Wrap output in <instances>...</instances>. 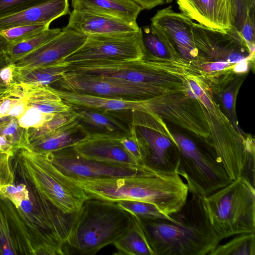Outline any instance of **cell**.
Returning <instances> with one entry per match:
<instances>
[{
	"label": "cell",
	"mask_w": 255,
	"mask_h": 255,
	"mask_svg": "<svg viewBox=\"0 0 255 255\" xmlns=\"http://www.w3.org/2000/svg\"><path fill=\"white\" fill-rule=\"evenodd\" d=\"M172 215L171 221L136 216L154 255H206L221 242L205 212L202 197L192 194Z\"/></svg>",
	"instance_id": "cell-1"
},
{
	"label": "cell",
	"mask_w": 255,
	"mask_h": 255,
	"mask_svg": "<svg viewBox=\"0 0 255 255\" xmlns=\"http://www.w3.org/2000/svg\"><path fill=\"white\" fill-rule=\"evenodd\" d=\"M72 179L90 198L112 202L132 200L148 202L155 205L167 215L182 208L189 192L187 184L176 172H165L154 169L136 177Z\"/></svg>",
	"instance_id": "cell-2"
},
{
	"label": "cell",
	"mask_w": 255,
	"mask_h": 255,
	"mask_svg": "<svg viewBox=\"0 0 255 255\" xmlns=\"http://www.w3.org/2000/svg\"><path fill=\"white\" fill-rule=\"evenodd\" d=\"M194 62L179 56L160 58L145 55L143 59L107 60L70 64L68 71L114 77L149 86L170 87L185 91L191 78L202 74Z\"/></svg>",
	"instance_id": "cell-3"
},
{
	"label": "cell",
	"mask_w": 255,
	"mask_h": 255,
	"mask_svg": "<svg viewBox=\"0 0 255 255\" xmlns=\"http://www.w3.org/2000/svg\"><path fill=\"white\" fill-rule=\"evenodd\" d=\"M133 217L116 202L90 198L83 203L67 241L65 255H94L131 227Z\"/></svg>",
	"instance_id": "cell-4"
},
{
	"label": "cell",
	"mask_w": 255,
	"mask_h": 255,
	"mask_svg": "<svg viewBox=\"0 0 255 255\" xmlns=\"http://www.w3.org/2000/svg\"><path fill=\"white\" fill-rule=\"evenodd\" d=\"M198 99L209 128V142L231 180L243 176L255 183L254 139L237 130L203 83Z\"/></svg>",
	"instance_id": "cell-5"
},
{
	"label": "cell",
	"mask_w": 255,
	"mask_h": 255,
	"mask_svg": "<svg viewBox=\"0 0 255 255\" xmlns=\"http://www.w3.org/2000/svg\"><path fill=\"white\" fill-rule=\"evenodd\" d=\"M202 203L221 241L238 234L255 233V186L244 176L203 197Z\"/></svg>",
	"instance_id": "cell-6"
},
{
	"label": "cell",
	"mask_w": 255,
	"mask_h": 255,
	"mask_svg": "<svg viewBox=\"0 0 255 255\" xmlns=\"http://www.w3.org/2000/svg\"><path fill=\"white\" fill-rule=\"evenodd\" d=\"M171 133L179 151L176 172L185 179L192 194L207 196L232 182L207 140L198 142L181 133Z\"/></svg>",
	"instance_id": "cell-7"
},
{
	"label": "cell",
	"mask_w": 255,
	"mask_h": 255,
	"mask_svg": "<svg viewBox=\"0 0 255 255\" xmlns=\"http://www.w3.org/2000/svg\"><path fill=\"white\" fill-rule=\"evenodd\" d=\"M56 83L59 90L133 101L182 91L176 88L145 85L114 77L71 71L65 73Z\"/></svg>",
	"instance_id": "cell-8"
},
{
	"label": "cell",
	"mask_w": 255,
	"mask_h": 255,
	"mask_svg": "<svg viewBox=\"0 0 255 255\" xmlns=\"http://www.w3.org/2000/svg\"><path fill=\"white\" fill-rule=\"evenodd\" d=\"M140 29L138 31L87 36L76 51L61 61L69 65L107 60H139L145 57Z\"/></svg>",
	"instance_id": "cell-9"
},
{
	"label": "cell",
	"mask_w": 255,
	"mask_h": 255,
	"mask_svg": "<svg viewBox=\"0 0 255 255\" xmlns=\"http://www.w3.org/2000/svg\"><path fill=\"white\" fill-rule=\"evenodd\" d=\"M130 113V124L149 149L145 165L160 171L175 172L179 151L163 120L140 110H132Z\"/></svg>",
	"instance_id": "cell-10"
},
{
	"label": "cell",
	"mask_w": 255,
	"mask_h": 255,
	"mask_svg": "<svg viewBox=\"0 0 255 255\" xmlns=\"http://www.w3.org/2000/svg\"><path fill=\"white\" fill-rule=\"evenodd\" d=\"M141 110L165 119L209 141L210 132L198 99L185 91L140 101Z\"/></svg>",
	"instance_id": "cell-11"
},
{
	"label": "cell",
	"mask_w": 255,
	"mask_h": 255,
	"mask_svg": "<svg viewBox=\"0 0 255 255\" xmlns=\"http://www.w3.org/2000/svg\"><path fill=\"white\" fill-rule=\"evenodd\" d=\"M48 157L61 172L75 180L136 177L153 169L145 164L127 165L87 159L77 153L72 147L49 152Z\"/></svg>",
	"instance_id": "cell-12"
},
{
	"label": "cell",
	"mask_w": 255,
	"mask_h": 255,
	"mask_svg": "<svg viewBox=\"0 0 255 255\" xmlns=\"http://www.w3.org/2000/svg\"><path fill=\"white\" fill-rule=\"evenodd\" d=\"M151 21L150 25L181 58L190 62L198 59L192 34V19L175 12L170 5L158 10Z\"/></svg>",
	"instance_id": "cell-13"
},
{
	"label": "cell",
	"mask_w": 255,
	"mask_h": 255,
	"mask_svg": "<svg viewBox=\"0 0 255 255\" xmlns=\"http://www.w3.org/2000/svg\"><path fill=\"white\" fill-rule=\"evenodd\" d=\"M86 38L84 34L64 27L55 37L12 64L16 69H29L59 62L78 49Z\"/></svg>",
	"instance_id": "cell-14"
},
{
	"label": "cell",
	"mask_w": 255,
	"mask_h": 255,
	"mask_svg": "<svg viewBox=\"0 0 255 255\" xmlns=\"http://www.w3.org/2000/svg\"><path fill=\"white\" fill-rule=\"evenodd\" d=\"M192 34L198 58L223 57L226 60L227 56L234 52L251 54L244 39L233 27L222 31L194 22Z\"/></svg>",
	"instance_id": "cell-15"
},
{
	"label": "cell",
	"mask_w": 255,
	"mask_h": 255,
	"mask_svg": "<svg viewBox=\"0 0 255 255\" xmlns=\"http://www.w3.org/2000/svg\"><path fill=\"white\" fill-rule=\"evenodd\" d=\"M117 136L91 132L72 148L79 155L89 160L116 164L141 165L126 150Z\"/></svg>",
	"instance_id": "cell-16"
},
{
	"label": "cell",
	"mask_w": 255,
	"mask_h": 255,
	"mask_svg": "<svg viewBox=\"0 0 255 255\" xmlns=\"http://www.w3.org/2000/svg\"><path fill=\"white\" fill-rule=\"evenodd\" d=\"M181 13L208 28L225 31L232 27L231 0H176Z\"/></svg>",
	"instance_id": "cell-17"
},
{
	"label": "cell",
	"mask_w": 255,
	"mask_h": 255,
	"mask_svg": "<svg viewBox=\"0 0 255 255\" xmlns=\"http://www.w3.org/2000/svg\"><path fill=\"white\" fill-rule=\"evenodd\" d=\"M65 27L87 36L138 31L133 26L119 19L73 9Z\"/></svg>",
	"instance_id": "cell-18"
},
{
	"label": "cell",
	"mask_w": 255,
	"mask_h": 255,
	"mask_svg": "<svg viewBox=\"0 0 255 255\" xmlns=\"http://www.w3.org/2000/svg\"><path fill=\"white\" fill-rule=\"evenodd\" d=\"M68 0H51L0 19V31L11 27L50 23L64 15L70 14Z\"/></svg>",
	"instance_id": "cell-19"
},
{
	"label": "cell",
	"mask_w": 255,
	"mask_h": 255,
	"mask_svg": "<svg viewBox=\"0 0 255 255\" xmlns=\"http://www.w3.org/2000/svg\"><path fill=\"white\" fill-rule=\"evenodd\" d=\"M73 9L105 15L138 26L141 7L131 0H72Z\"/></svg>",
	"instance_id": "cell-20"
},
{
	"label": "cell",
	"mask_w": 255,
	"mask_h": 255,
	"mask_svg": "<svg viewBox=\"0 0 255 255\" xmlns=\"http://www.w3.org/2000/svg\"><path fill=\"white\" fill-rule=\"evenodd\" d=\"M54 89L62 100L70 106L82 107L104 112L142 110L140 101L112 98Z\"/></svg>",
	"instance_id": "cell-21"
},
{
	"label": "cell",
	"mask_w": 255,
	"mask_h": 255,
	"mask_svg": "<svg viewBox=\"0 0 255 255\" xmlns=\"http://www.w3.org/2000/svg\"><path fill=\"white\" fill-rule=\"evenodd\" d=\"M89 133L75 114L65 124L35 140L40 148L52 152L73 147Z\"/></svg>",
	"instance_id": "cell-22"
},
{
	"label": "cell",
	"mask_w": 255,
	"mask_h": 255,
	"mask_svg": "<svg viewBox=\"0 0 255 255\" xmlns=\"http://www.w3.org/2000/svg\"><path fill=\"white\" fill-rule=\"evenodd\" d=\"M22 89L27 106L46 114L56 115L72 110L50 86H35L19 83Z\"/></svg>",
	"instance_id": "cell-23"
},
{
	"label": "cell",
	"mask_w": 255,
	"mask_h": 255,
	"mask_svg": "<svg viewBox=\"0 0 255 255\" xmlns=\"http://www.w3.org/2000/svg\"><path fill=\"white\" fill-rule=\"evenodd\" d=\"M71 107L86 128L94 130L93 132L121 135L129 132V128L108 112L82 107Z\"/></svg>",
	"instance_id": "cell-24"
},
{
	"label": "cell",
	"mask_w": 255,
	"mask_h": 255,
	"mask_svg": "<svg viewBox=\"0 0 255 255\" xmlns=\"http://www.w3.org/2000/svg\"><path fill=\"white\" fill-rule=\"evenodd\" d=\"M255 0H231L232 27L245 40L250 52L255 53Z\"/></svg>",
	"instance_id": "cell-25"
},
{
	"label": "cell",
	"mask_w": 255,
	"mask_h": 255,
	"mask_svg": "<svg viewBox=\"0 0 255 255\" xmlns=\"http://www.w3.org/2000/svg\"><path fill=\"white\" fill-rule=\"evenodd\" d=\"M69 64L62 61L29 69L14 67V79L18 83L35 86H49L56 83L68 71Z\"/></svg>",
	"instance_id": "cell-26"
},
{
	"label": "cell",
	"mask_w": 255,
	"mask_h": 255,
	"mask_svg": "<svg viewBox=\"0 0 255 255\" xmlns=\"http://www.w3.org/2000/svg\"><path fill=\"white\" fill-rule=\"evenodd\" d=\"M131 227L113 245L119 255H154L137 217L132 215Z\"/></svg>",
	"instance_id": "cell-27"
},
{
	"label": "cell",
	"mask_w": 255,
	"mask_h": 255,
	"mask_svg": "<svg viewBox=\"0 0 255 255\" xmlns=\"http://www.w3.org/2000/svg\"><path fill=\"white\" fill-rule=\"evenodd\" d=\"M62 30L61 28H49L47 30L18 43L9 45L5 53L10 64L48 42Z\"/></svg>",
	"instance_id": "cell-28"
},
{
	"label": "cell",
	"mask_w": 255,
	"mask_h": 255,
	"mask_svg": "<svg viewBox=\"0 0 255 255\" xmlns=\"http://www.w3.org/2000/svg\"><path fill=\"white\" fill-rule=\"evenodd\" d=\"M208 255H255V233H243L223 245H218Z\"/></svg>",
	"instance_id": "cell-29"
},
{
	"label": "cell",
	"mask_w": 255,
	"mask_h": 255,
	"mask_svg": "<svg viewBox=\"0 0 255 255\" xmlns=\"http://www.w3.org/2000/svg\"><path fill=\"white\" fill-rule=\"evenodd\" d=\"M140 29L145 55H150L160 58L179 56L151 25L141 27Z\"/></svg>",
	"instance_id": "cell-30"
},
{
	"label": "cell",
	"mask_w": 255,
	"mask_h": 255,
	"mask_svg": "<svg viewBox=\"0 0 255 255\" xmlns=\"http://www.w3.org/2000/svg\"><path fill=\"white\" fill-rule=\"evenodd\" d=\"M117 139L126 150L139 163L145 164L149 154V149L144 141L138 135L132 125L130 124L128 133L118 135Z\"/></svg>",
	"instance_id": "cell-31"
},
{
	"label": "cell",
	"mask_w": 255,
	"mask_h": 255,
	"mask_svg": "<svg viewBox=\"0 0 255 255\" xmlns=\"http://www.w3.org/2000/svg\"><path fill=\"white\" fill-rule=\"evenodd\" d=\"M116 202L121 208L140 218L174 220L172 215L164 214L155 205L150 203L132 200H121Z\"/></svg>",
	"instance_id": "cell-32"
},
{
	"label": "cell",
	"mask_w": 255,
	"mask_h": 255,
	"mask_svg": "<svg viewBox=\"0 0 255 255\" xmlns=\"http://www.w3.org/2000/svg\"><path fill=\"white\" fill-rule=\"evenodd\" d=\"M50 23L25 25L11 27L0 31L10 44H14L34 36L49 28Z\"/></svg>",
	"instance_id": "cell-33"
},
{
	"label": "cell",
	"mask_w": 255,
	"mask_h": 255,
	"mask_svg": "<svg viewBox=\"0 0 255 255\" xmlns=\"http://www.w3.org/2000/svg\"><path fill=\"white\" fill-rule=\"evenodd\" d=\"M60 114H46L36 108L27 106L24 113L17 119V120L19 126L26 129L37 128Z\"/></svg>",
	"instance_id": "cell-34"
},
{
	"label": "cell",
	"mask_w": 255,
	"mask_h": 255,
	"mask_svg": "<svg viewBox=\"0 0 255 255\" xmlns=\"http://www.w3.org/2000/svg\"><path fill=\"white\" fill-rule=\"evenodd\" d=\"M51 0H0V19Z\"/></svg>",
	"instance_id": "cell-35"
},
{
	"label": "cell",
	"mask_w": 255,
	"mask_h": 255,
	"mask_svg": "<svg viewBox=\"0 0 255 255\" xmlns=\"http://www.w3.org/2000/svg\"><path fill=\"white\" fill-rule=\"evenodd\" d=\"M239 88V82L238 84L235 83L233 86H230L226 91H224L221 97L224 107L231 119L232 124L237 130L241 132L238 126L235 106L236 96Z\"/></svg>",
	"instance_id": "cell-36"
},
{
	"label": "cell",
	"mask_w": 255,
	"mask_h": 255,
	"mask_svg": "<svg viewBox=\"0 0 255 255\" xmlns=\"http://www.w3.org/2000/svg\"><path fill=\"white\" fill-rule=\"evenodd\" d=\"M14 66L12 64H8L0 70V84L9 86L14 83L13 75Z\"/></svg>",
	"instance_id": "cell-37"
},
{
	"label": "cell",
	"mask_w": 255,
	"mask_h": 255,
	"mask_svg": "<svg viewBox=\"0 0 255 255\" xmlns=\"http://www.w3.org/2000/svg\"><path fill=\"white\" fill-rule=\"evenodd\" d=\"M233 66L226 60H219L216 62L204 63L201 67V71L204 72H217L223 70L225 69Z\"/></svg>",
	"instance_id": "cell-38"
},
{
	"label": "cell",
	"mask_w": 255,
	"mask_h": 255,
	"mask_svg": "<svg viewBox=\"0 0 255 255\" xmlns=\"http://www.w3.org/2000/svg\"><path fill=\"white\" fill-rule=\"evenodd\" d=\"M26 107L27 102L23 95L20 100L8 112L6 116H10L18 119L24 113Z\"/></svg>",
	"instance_id": "cell-39"
},
{
	"label": "cell",
	"mask_w": 255,
	"mask_h": 255,
	"mask_svg": "<svg viewBox=\"0 0 255 255\" xmlns=\"http://www.w3.org/2000/svg\"><path fill=\"white\" fill-rule=\"evenodd\" d=\"M21 90L20 84L16 82L9 86L0 84V101L11 95H15Z\"/></svg>",
	"instance_id": "cell-40"
},
{
	"label": "cell",
	"mask_w": 255,
	"mask_h": 255,
	"mask_svg": "<svg viewBox=\"0 0 255 255\" xmlns=\"http://www.w3.org/2000/svg\"><path fill=\"white\" fill-rule=\"evenodd\" d=\"M142 9H150L154 7L166 2V0H131Z\"/></svg>",
	"instance_id": "cell-41"
},
{
	"label": "cell",
	"mask_w": 255,
	"mask_h": 255,
	"mask_svg": "<svg viewBox=\"0 0 255 255\" xmlns=\"http://www.w3.org/2000/svg\"><path fill=\"white\" fill-rule=\"evenodd\" d=\"M249 69L248 60H245L233 66V71L237 73L243 74L247 72Z\"/></svg>",
	"instance_id": "cell-42"
},
{
	"label": "cell",
	"mask_w": 255,
	"mask_h": 255,
	"mask_svg": "<svg viewBox=\"0 0 255 255\" xmlns=\"http://www.w3.org/2000/svg\"><path fill=\"white\" fill-rule=\"evenodd\" d=\"M9 43L0 35V58L6 53Z\"/></svg>",
	"instance_id": "cell-43"
},
{
	"label": "cell",
	"mask_w": 255,
	"mask_h": 255,
	"mask_svg": "<svg viewBox=\"0 0 255 255\" xmlns=\"http://www.w3.org/2000/svg\"><path fill=\"white\" fill-rule=\"evenodd\" d=\"M24 189V187L22 186H19L17 187H15L13 186H8L7 187L6 190L8 193L10 194H15L18 193L22 192Z\"/></svg>",
	"instance_id": "cell-44"
},
{
	"label": "cell",
	"mask_w": 255,
	"mask_h": 255,
	"mask_svg": "<svg viewBox=\"0 0 255 255\" xmlns=\"http://www.w3.org/2000/svg\"><path fill=\"white\" fill-rule=\"evenodd\" d=\"M22 210L26 213H29L32 210V206L30 202L27 200H23L20 204Z\"/></svg>",
	"instance_id": "cell-45"
},
{
	"label": "cell",
	"mask_w": 255,
	"mask_h": 255,
	"mask_svg": "<svg viewBox=\"0 0 255 255\" xmlns=\"http://www.w3.org/2000/svg\"><path fill=\"white\" fill-rule=\"evenodd\" d=\"M9 61L8 58L7 56L5 53L0 58V70L3 67L9 64Z\"/></svg>",
	"instance_id": "cell-46"
},
{
	"label": "cell",
	"mask_w": 255,
	"mask_h": 255,
	"mask_svg": "<svg viewBox=\"0 0 255 255\" xmlns=\"http://www.w3.org/2000/svg\"><path fill=\"white\" fill-rule=\"evenodd\" d=\"M3 254L4 255H9V254H12V253L10 252V250L7 249V250H4Z\"/></svg>",
	"instance_id": "cell-47"
},
{
	"label": "cell",
	"mask_w": 255,
	"mask_h": 255,
	"mask_svg": "<svg viewBox=\"0 0 255 255\" xmlns=\"http://www.w3.org/2000/svg\"><path fill=\"white\" fill-rule=\"evenodd\" d=\"M172 1V0H166V3H169L171 2Z\"/></svg>",
	"instance_id": "cell-48"
}]
</instances>
